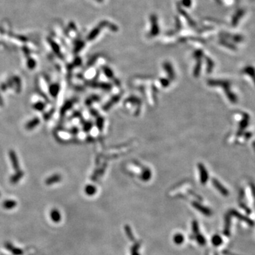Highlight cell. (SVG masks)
Returning <instances> with one entry per match:
<instances>
[{
    "label": "cell",
    "mask_w": 255,
    "mask_h": 255,
    "mask_svg": "<svg viewBox=\"0 0 255 255\" xmlns=\"http://www.w3.org/2000/svg\"><path fill=\"white\" fill-rule=\"evenodd\" d=\"M16 205V201L13 200H7V201H4L3 207L6 209H11Z\"/></svg>",
    "instance_id": "cell-9"
},
{
    "label": "cell",
    "mask_w": 255,
    "mask_h": 255,
    "mask_svg": "<svg viewBox=\"0 0 255 255\" xmlns=\"http://www.w3.org/2000/svg\"><path fill=\"white\" fill-rule=\"evenodd\" d=\"M9 159H10V161L11 162V164H12V167L14 168L15 171H18V170H20L19 162H18V157H17L16 152L12 150H9Z\"/></svg>",
    "instance_id": "cell-1"
},
{
    "label": "cell",
    "mask_w": 255,
    "mask_h": 255,
    "mask_svg": "<svg viewBox=\"0 0 255 255\" xmlns=\"http://www.w3.org/2000/svg\"><path fill=\"white\" fill-rule=\"evenodd\" d=\"M40 122L41 121H40V119L38 118H37V117L33 118L32 120H30V121H28L27 123L26 124L25 126L26 129L28 130H31L32 129H33L34 128H35L36 126H38Z\"/></svg>",
    "instance_id": "cell-5"
},
{
    "label": "cell",
    "mask_w": 255,
    "mask_h": 255,
    "mask_svg": "<svg viewBox=\"0 0 255 255\" xmlns=\"http://www.w3.org/2000/svg\"><path fill=\"white\" fill-rule=\"evenodd\" d=\"M35 65H36V63H35V60H32V59L28 60V62H27V66L30 69H34V68H35Z\"/></svg>",
    "instance_id": "cell-11"
},
{
    "label": "cell",
    "mask_w": 255,
    "mask_h": 255,
    "mask_svg": "<svg viewBox=\"0 0 255 255\" xmlns=\"http://www.w3.org/2000/svg\"><path fill=\"white\" fill-rule=\"evenodd\" d=\"M7 86L9 87H14V82H13L12 79H9L8 82H7Z\"/></svg>",
    "instance_id": "cell-15"
},
{
    "label": "cell",
    "mask_w": 255,
    "mask_h": 255,
    "mask_svg": "<svg viewBox=\"0 0 255 255\" xmlns=\"http://www.w3.org/2000/svg\"><path fill=\"white\" fill-rule=\"evenodd\" d=\"M4 105V102H3V99H2V98H1V95H0V106H2Z\"/></svg>",
    "instance_id": "cell-17"
},
{
    "label": "cell",
    "mask_w": 255,
    "mask_h": 255,
    "mask_svg": "<svg viewBox=\"0 0 255 255\" xmlns=\"http://www.w3.org/2000/svg\"><path fill=\"white\" fill-rule=\"evenodd\" d=\"M0 195H1V194H0Z\"/></svg>",
    "instance_id": "cell-18"
},
{
    "label": "cell",
    "mask_w": 255,
    "mask_h": 255,
    "mask_svg": "<svg viewBox=\"0 0 255 255\" xmlns=\"http://www.w3.org/2000/svg\"><path fill=\"white\" fill-rule=\"evenodd\" d=\"M5 246L7 249H9V251H10V252H12L14 255H21L23 254V252L21 250V249L15 248V247H13L12 245H11V244L7 243V245H6Z\"/></svg>",
    "instance_id": "cell-8"
},
{
    "label": "cell",
    "mask_w": 255,
    "mask_h": 255,
    "mask_svg": "<svg viewBox=\"0 0 255 255\" xmlns=\"http://www.w3.org/2000/svg\"><path fill=\"white\" fill-rule=\"evenodd\" d=\"M13 82H14V85L15 86V89H16V93H20L21 91V81L19 77L14 76L12 77Z\"/></svg>",
    "instance_id": "cell-6"
},
{
    "label": "cell",
    "mask_w": 255,
    "mask_h": 255,
    "mask_svg": "<svg viewBox=\"0 0 255 255\" xmlns=\"http://www.w3.org/2000/svg\"><path fill=\"white\" fill-rule=\"evenodd\" d=\"M85 191H86V194H89V195H92V194H94V191H95V188H94V187L92 186H86V189H85Z\"/></svg>",
    "instance_id": "cell-12"
},
{
    "label": "cell",
    "mask_w": 255,
    "mask_h": 255,
    "mask_svg": "<svg viewBox=\"0 0 255 255\" xmlns=\"http://www.w3.org/2000/svg\"><path fill=\"white\" fill-rule=\"evenodd\" d=\"M32 107H33V109H35V110L38 111H42L44 110L45 104L42 101H37L36 103H35L33 106H32Z\"/></svg>",
    "instance_id": "cell-10"
},
{
    "label": "cell",
    "mask_w": 255,
    "mask_h": 255,
    "mask_svg": "<svg viewBox=\"0 0 255 255\" xmlns=\"http://www.w3.org/2000/svg\"><path fill=\"white\" fill-rule=\"evenodd\" d=\"M61 179H62L61 175L58 174H54L51 176L50 177H48V178L45 180V184L47 185H52V184H55V183L60 182V181H61Z\"/></svg>",
    "instance_id": "cell-2"
},
{
    "label": "cell",
    "mask_w": 255,
    "mask_h": 255,
    "mask_svg": "<svg viewBox=\"0 0 255 255\" xmlns=\"http://www.w3.org/2000/svg\"><path fill=\"white\" fill-rule=\"evenodd\" d=\"M53 112H54V109H52V110H50V111H48V112H47L45 114L43 115V118H44L45 120H48V119L52 116Z\"/></svg>",
    "instance_id": "cell-13"
},
{
    "label": "cell",
    "mask_w": 255,
    "mask_h": 255,
    "mask_svg": "<svg viewBox=\"0 0 255 255\" xmlns=\"http://www.w3.org/2000/svg\"><path fill=\"white\" fill-rule=\"evenodd\" d=\"M7 87H8V86H7V84H5V83H3V84L1 85V89L2 90L3 92H5Z\"/></svg>",
    "instance_id": "cell-16"
},
{
    "label": "cell",
    "mask_w": 255,
    "mask_h": 255,
    "mask_svg": "<svg viewBox=\"0 0 255 255\" xmlns=\"http://www.w3.org/2000/svg\"><path fill=\"white\" fill-rule=\"evenodd\" d=\"M49 92L53 98H56L60 92V85L57 83L52 84L49 86Z\"/></svg>",
    "instance_id": "cell-3"
},
{
    "label": "cell",
    "mask_w": 255,
    "mask_h": 255,
    "mask_svg": "<svg viewBox=\"0 0 255 255\" xmlns=\"http://www.w3.org/2000/svg\"><path fill=\"white\" fill-rule=\"evenodd\" d=\"M50 218L54 222H58L61 220V216H60V213L58 210L53 209L50 212Z\"/></svg>",
    "instance_id": "cell-7"
},
{
    "label": "cell",
    "mask_w": 255,
    "mask_h": 255,
    "mask_svg": "<svg viewBox=\"0 0 255 255\" xmlns=\"http://www.w3.org/2000/svg\"><path fill=\"white\" fill-rule=\"evenodd\" d=\"M24 171H21V170H18V171H16V173H15L14 174L11 176L10 178V182L13 184H16V183H18V181H19L20 179L24 177Z\"/></svg>",
    "instance_id": "cell-4"
},
{
    "label": "cell",
    "mask_w": 255,
    "mask_h": 255,
    "mask_svg": "<svg viewBox=\"0 0 255 255\" xmlns=\"http://www.w3.org/2000/svg\"><path fill=\"white\" fill-rule=\"evenodd\" d=\"M70 106H71L70 103H69V102H67V103H66L64 105L63 108L62 107V109H61V113H62H62H65V111L67 110V109H69V108H70Z\"/></svg>",
    "instance_id": "cell-14"
}]
</instances>
